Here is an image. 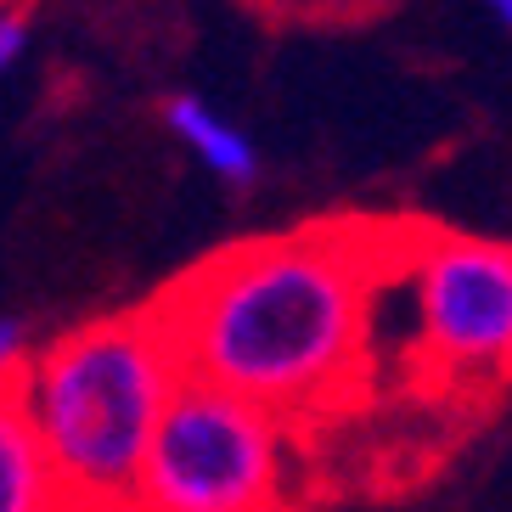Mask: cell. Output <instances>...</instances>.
<instances>
[{
	"label": "cell",
	"mask_w": 512,
	"mask_h": 512,
	"mask_svg": "<svg viewBox=\"0 0 512 512\" xmlns=\"http://www.w3.org/2000/svg\"><path fill=\"white\" fill-rule=\"evenodd\" d=\"M417 226L316 220L220 248L158 293L147 316L181 377L226 389L271 417L338 411L366 377L377 293Z\"/></svg>",
	"instance_id": "obj_1"
},
{
	"label": "cell",
	"mask_w": 512,
	"mask_h": 512,
	"mask_svg": "<svg viewBox=\"0 0 512 512\" xmlns=\"http://www.w3.org/2000/svg\"><path fill=\"white\" fill-rule=\"evenodd\" d=\"M175 383L181 366L147 304L85 321L23 361L12 389L74 512H130L141 456Z\"/></svg>",
	"instance_id": "obj_2"
},
{
	"label": "cell",
	"mask_w": 512,
	"mask_h": 512,
	"mask_svg": "<svg viewBox=\"0 0 512 512\" xmlns=\"http://www.w3.org/2000/svg\"><path fill=\"white\" fill-rule=\"evenodd\" d=\"M287 422L181 377L141 456L130 512H282Z\"/></svg>",
	"instance_id": "obj_3"
},
{
	"label": "cell",
	"mask_w": 512,
	"mask_h": 512,
	"mask_svg": "<svg viewBox=\"0 0 512 512\" xmlns=\"http://www.w3.org/2000/svg\"><path fill=\"white\" fill-rule=\"evenodd\" d=\"M400 282L411 287V349L428 377H512V242L417 226Z\"/></svg>",
	"instance_id": "obj_4"
},
{
	"label": "cell",
	"mask_w": 512,
	"mask_h": 512,
	"mask_svg": "<svg viewBox=\"0 0 512 512\" xmlns=\"http://www.w3.org/2000/svg\"><path fill=\"white\" fill-rule=\"evenodd\" d=\"M0 512H74L17 389H0Z\"/></svg>",
	"instance_id": "obj_5"
},
{
	"label": "cell",
	"mask_w": 512,
	"mask_h": 512,
	"mask_svg": "<svg viewBox=\"0 0 512 512\" xmlns=\"http://www.w3.org/2000/svg\"><path fill=\"white\" fill-rule=\"evenodd\" d=\"M164 124L186 141V152H192L197 164L209 169V175H220L226 186H248L259 175L254 141L242 136L237 124L220 119L203 96H175V102L164 107Z\"/></svg>",
	"instance_id": "obj_6"
},
{
	"label": "cell",
	"mask_w": 512,
	"mask_h": 512,
	"mask_svg": "<svg viewBox=\"0 0 512 512\" xmlns=\"http://www.w3.org/2000/svg\"><path fill=\"white\" fill-rule=\"evenodd\" d=\"M282 17H299V23H355L361 12L383 6V0H259Z\"/></svg>",
	"instance_id": "obj_7"
},
{
	"label": "cell",
	"mask_w": 512,
	"mask_h": 512,
	"mask_svg": "<svg viewBox=\"0 0 512 512\" xmlns=\"http://www.w3.org/2000/svg\"><path fill=\"white\" fill-rule=\"evenodd\" d=\"M23 46H29V6L0 0V74L23 57Z\"/></svg>",
	"instance_id": "obj_8"
},
{
	"label": "cell",
	"mask_w": 512,
	"mask_h": 512,
	"mask_svg": "<svg viewBox=\"0 0 512 512\" xmlns=\"http://www.w3.org/2000/svg\"><path fill=\"white\" fill-rule=\"evenodd\" d=\"M23 361H29V327L12 321V316H0V389H12L17 383Z\"/></svg>",
	"instance_id": "obj_9"
},
{
	"label": "cell",
	"mask_w": 512,
	"mask_h": 512,
	"mask_svg": "<svg viewBox=\"0 0 512 512\" xmlns=\"http://www.w3.org/2000/svg\"><path fill=\"white\" fill-rule=\"evenodd\" d=\"M490 6H496V17H501V23L512 29V0H490Z\"/></svg>",
	"instance_id": "obj_10"
}]
</instances>
